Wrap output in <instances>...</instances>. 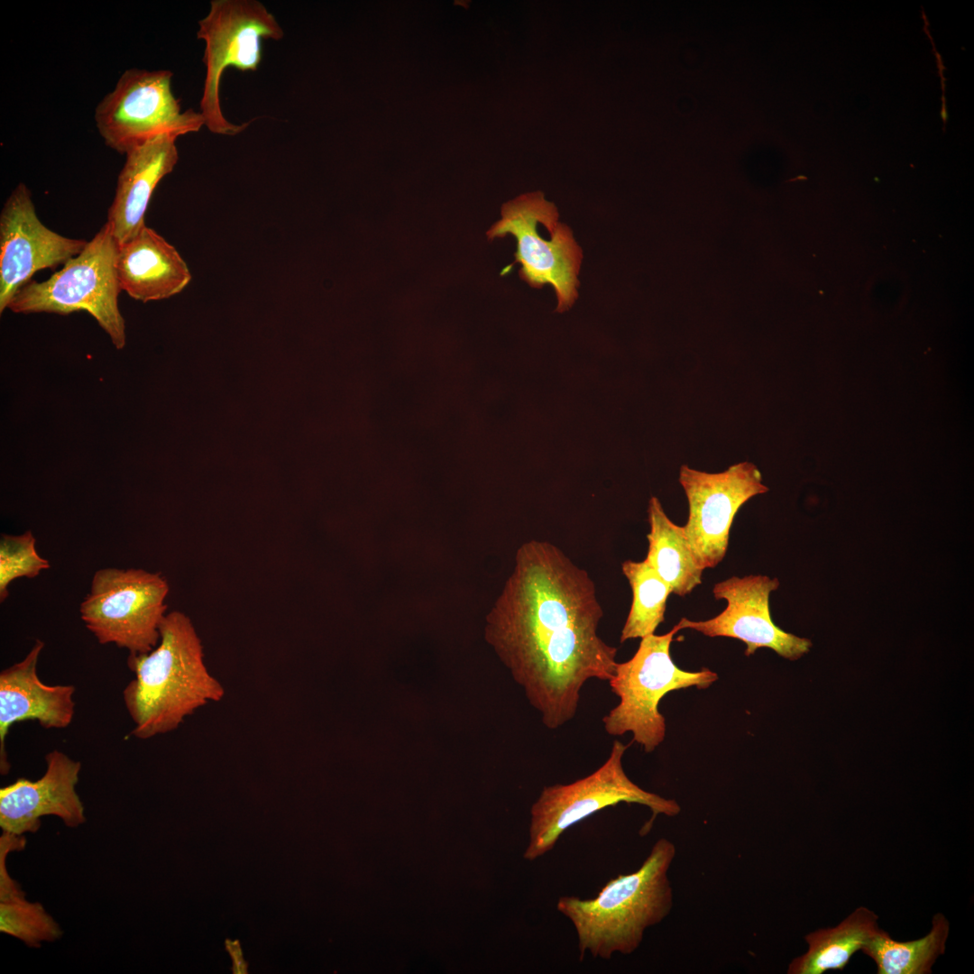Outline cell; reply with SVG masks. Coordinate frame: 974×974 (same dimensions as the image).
Instances as JSON below:
<instances>
[{"label": "cell", "mask_w": 974, "mask_h": 974, "mask_svg": "<svg viewBox=\"0 0 974 974\" xmlns=\"http://www.w3.org/2000/svg\"><path fill=\"white\" fill-rule=\"evenodd\" d=\"M675 851L672 841L661 838L639 869L610 879L595 897L558 899L557 910L576 932L580 960L587 951L603 960L631 954L645 931L670 914L674 899L667 873Z\"/></svg>", "instance_id": "3957f363"}, {"label": "cell", "mask_w": 974, "mask_h": 974, "mask_svg": "<svg viewBox=\"0 0 974 974\" xmlns=\"http://www.w3.org/2000/svg\"><path fill=\"white\" fill-rule=\"evenodd\" d=\"M118 244L106 223L77 256L47 280L29 281L11 299L14 313L68 315L85 310L97 321L113 345L122 349L126 343L125 325L118 307L122 290L115 260Z\"/></svg>", "instance_id": "8992f818"}, {"label": "cell", "mask_w": 974, "mask_h": 974, "mask_svg": "<svg viewBox=\"0 0 974 974\" xmlns=\"http://www.w3.org/2000/svg\"><path fill=\"white\" fill-rule=\"evenodd\" d=\"M0 931L32 948H40L44 942H55L63 933L41 904L29 902L25 897L0 902Z\"/></svg>", "instance_id": "7402d4cb"}, {"label": "cell", "mask_w": 974, "mask_h": 974, "mask_svg": "<svg viewBox=\"0 0 974 974\" xmlns=\"http://www.w3.org/2000/svg\"><path fill=\"white\" fill-rule=\"evenodd\" d=\"M949 930L946 917L936 914L930 933L923 938L899 942L878 928L861 951L875 961L878 974H928L944 953Z\"/></svg>", "instance_id": "ffe728a7"}, {"label": "cell", "mask_w": 974, "mask_h": 974, "mask_svg": "<svg viewBox=\"0 0 974 974\" xmlns=\"http://www.w3.org/2000/svg\"><path fill=\"white\" fill-rule=\"evenodd\" d=\"M648 549L646 561L669 586L672 593L685 596L702 583L703 569L697 562L683 527L666 514L660 501L649 499Z\"/></svg>", "instance_id": "ac0fdd59"}, {"label": "cell", "mask_w": 974, "mask_h": 974, "mask_svg": "<svg viewBox=\"0 0 974 974\" xmlns=\"http://www.w3.org/2000/svg\"><path fill=\"white\" fill-rule=\"evenodd\" d=\"M176 140L172 135H159L125 154L106 222L118 245L145 225L144 215L154 189L179 161Z\"/></svg>", "instance_id": "2e32d148"}, {"label": "cell", "mask_w": 974, "mask_h": 974, "mask_svg": "<svg viewBox=\"0 0 974 974\" xmlns=\"http://www.w3.org/2000/svg\"><path fill=\"white\" fill-rule=\"evenodd\" d=\"M160 633L152 651L127 658L135 677L123 697L134 722L131 733L141 740L173 731L186 717L225 694L207 667L201 639L188 615L167 612Z\"/></svg>", "instance_id": "7a4b0ae2"}, {"label": "cell", "mask_w": 974, "mask_h": 974, "mask_svg": "<svg viewBox=\"0 0 974 974\" xmlns=\"http://www.w3.org/2000/svg\"><path fill=\"white\" fill-rule=\"evenodd\" d=\"M679 482L689 505L687 522L683 526L685 537L702 568H713L726 555L730 528L740 508L768 488L762 483L758 468L748 461L715 473L683 464Z\"/></svg>", "instance_id": "8fae6325"}, {"label": "cell", "mask_w": 974, "mask_h": 974, "mask_svg": "<svg viewBox=\"0 0 974 974\" xmlns=\"http://www.w3.org/2000/svg\"><path fill=\"white\" fill-rule=\"evenodd\" d=\"M602 616L593 580L561 549L539 540L518 549L487 638L547 729L574 718L588 680L614 675L617 648L598 634Z\"/></svg>", "instance_id": "6da1fadb"}, {"label": "cell", "mask_w": 974, "mask_h": 974, "mask_svg": "<svg viewBox=\"0 0 974 974\" xmlns=\"http://www.w3.org/2000/svg\"><path fill=\"white\" fill-rule=\"evenodd\" d=\"M621 569L632 590L631 607L620 638L623 643L654 634L665 620L667 598L672 592L646 560H627Z\"/></svg>", "instance_id": "44dd1931"}, {"label": "cell", "mask_w": 974, "mask_h": 974, "mask_svg": "<svg viewBox=\"0 0 974 974\" xmlns=\"http://www.w3.org/2000/svg\"><path fill=\"white\" fill-rule=\"evenodd\" d=\"M629 745L614 740L609 758L594 772L573 783L545 786L530 808L529 841L523 857L533 861L556 844L570 827L595 813L620 803L648 807L651 819L639 834L651 830L657 815H677L680 805L674 799L646 791L629 778L622 758Z\"/></svg>", "instance_id": "277c9868"}, {"label": "cell", "mask_w": 974, "mask_h": 974, "mask_svg": "<svg viewBox=\"0 0 974 974\" xmlns=\"http://www.w3.org/2000/svg\"><path fill=\"white\" fill-rule=\"evenodd\" d=\"M198 38L204 41L206 77L200 100L205 125L213 133L235 135L249 123L234 124L223 115L220 82L228 67L254 71L262 60V40H280L284 32L275 16L256 0H214L198 22Z\"/></svg>", "instance_id": "ba28073f"}, {"label": "cell", "mask_w": 974, "mask_h": 974, "mask_svg": "<svg viewBox=\"0 0 974 974\" xmlns=\"http://www.w3.org/2000/svg\"><path fill=\"white\" fill-rule=\"evenodd\" d=\"M169 591L160 573L103 568L92 578L80 616L100 644H115L130 655L146 654L160 641Z\"/></svg>", "instance_id": "52a82bcc"}, {"label": "cell", "mask_w": 974, "mask_h": 974, "mask_svg": "<svg viewBox=\"0 0 974 974\" xmlns=\"http://www.w3.org/2000/svg\"><path fill=\"white\" fill-rule=\"evenodd\" d=\"M25 845L26 839L23 835L3 831L0 837V902L26 896L19 884L11 878L6 868L7 855L12 851L23 850Z\"/></svg>", "instance_id": "cb8c5ba5"}, {"label": "cell", "mask_w": 974, "mask_h": 974, "mask_svg": "<svg viewBox=\"0 0 974 974\" xmlns=\"http://www.w3.org/2000/svg\"><path fill=\"white\" fill-rule=\"evenodd\" d=\"M44 647L36 640L28 654L18 663L0 673V772L7 775L11 765L5 750V739L12 725L36 720L44 729L68 727L74 716L75 686L48 685L37 675L39 656Z\"/></svg>", "instance_id": "9a60e30c"}, {"label": "cell", "mask_w": 974, "mask_h": 974, "mask_svg": "<svg viewBox=\"0 0 974 974\" xmlns=\"http://www.w3.org/2000/svg\"><path fill=\"white\" fill-rule=\"evenodd\" d=\"M225 946L234 961V972L236 974L246 973L247 964L244 960L239 942L227 940Z\"/></svg>", "instance_id": "d4e9b609"}, {"label": "cell", "mask_w": 974, "mask_h": 974, "mask_svg": "<svg viewBox=\"0 0 974 974\" xmlns=\"http://www.w3.org/2000/svg\"><path fill=\"white\" fill-rule=\"evenodd\" d=\"M115 271L121 289L143 303L179 294L192 278L177 249L146 225L118 245Z\"/></svg>", "instance_id": "e0dca14e"}, {"label": "cell", "mask_w": 974, "mask_h": 974, "mask_svg": "<svg viewBox=\"0 0 974 974\" xmlns=\"http://www.w3.org/2000/svg\"><path fill=\"white\" fill-rule=\"evenodd\" d=\"M677 625L666 634H651L641 639L639 648L628 661L618 663L609 684L620 703L602 718L605 731L611 736L631 732L633 740L650 753L666 736V720L659 712L660 700L669 692L695 686L704 689L718 675L707 668L691 672L680 669L670 656V646Z\"/></svg>", "instance_id": "5b68a950"}, {"label": "cell", "mask_w": 974, "mask_h": 974, "mask_svg": "<svg viewBox=\"0 0 974 974\" xmlns=\"http://www.w3.org/2000/svg\"><path fill=\"white\" fill-rule=\"evenodd\" d=\"M547 203L540 191L520 195L503 205L501 218L487 232L489 239L511 234L517 241L515 262L521 264L519 277L532 288L550 284L556 292V312L568 310L578 298V274L583 259L582 249L571 229L559 221L550 239H545L538 225Z\"/></svg>", "instance_id": "30bf717a"}, {"label": "cell", "mask_w": 974, "mask_h": 974, "mask_svg": "<svg viewBox=\"0 0 974 974\" xmlns=\"http://www.w3.org/2000/svg\"><path fill=\"white\" fill-rule=\"evenodd\" d=\"M46 771L35 781L18 778L0 789V827L17 835L35 833L41 818L55 815L69 828L86 822L85 808L76 786L79 761L54 749L45 756Z\"/></svg>", "instance_id": "5bb4252c"}, {"label": "cell", "mask_w": 974, "mask_h": 974, "mask_svg": "<svg viewBox=\"0 0 974 974\" xmlns=\"http://www.w3.org/2000/svg\"><path fill=\"white\" fill-rule=\"evenodd\" d=\"M878 919L873 911L860 906L837 926L806 934L808 950L790 962L787 973L822 974L830 969H843L852 955L878 930Z\"/></svg>", "instance_id": "d6986e66"}, {"label": "cell", "mask_w": 974, "mask_h": 974, "mask_svg": "<svg viewBox=\"0 0 974 974\" xmlns=\"http://www.w3.org/2000/svg\"><path fill=\"white\" fill-rule=\"evenodd\" d=\"M50 563L41 557L35 548V538L32 531L20 535L2 534L0 539V601L8 596V586L21 577L34 578L42 570L48 569Z\"/></svg>", "instance_id": "603a6c76"}, {"label": "cell", "mask_w": 974, "mask_h": 974, "mask_svg": "<svg viewBox=\"0 0 974 974\" xmlns=\"http://www.w3.org/2000/svg\"><path fill=\"white\" fill-rule=\"evenodd\" d=\"M778 586V579L767 575L732 576L713 586L714 598L727 602L719 615L706 620L682 618L676 625L707 637L740 639L747 646L748 657L758 648H768L784 658L797 660L809 652L812 642L786 632L772 620L769 595Z\"/></svg>", "instance_id": "4fadbf2b"}, {"label": "cell", "mask_w": 974, "mask_h": 974, "mask_svg": "<svg viewBox=\"0 0 974 974\" xmlns=\"http://www.w3.org/2000/svg\"><path fill=\"white\" fill-rule=\"evenodd\" d=\"M87 244L45 226L37 216L30 189L19 183L0 214V313L34 273L64 265Z\"/></svg>", "instance_id": "7c38bea8"}, {"label": "cell", "mask_w": 974, "mask_h": 974, "mask_svg": "<svg viewBox=\"0 0 974 974\" xmlns=\"http://www.w3.org/2000/svg\"><path fill=\"white\" fill-rule=\"evenodd\" d=\"M172 72L131 68L95 109L96 129L107 147L121 154L162 134L176 138L205 125L200 112L181 111L171 88Z\"/></svg>", "instance_id": "9c48e42d"}]
</instances>
